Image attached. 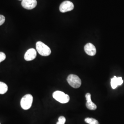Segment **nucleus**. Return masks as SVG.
<instances>
[{"mask_svg": "<svg viewBox=\"0 0 124 124\" xmlns=\"http://www.w3.org/2000/svg\"><path fill=\"white\" fill-rule=\"evenodd\" d=\"M36 48L38 53L42 56H48L51 53L50 48L41 41H38L36 42Z\"/></svg>", "mask_w": 124, "mask_h": 124, "instance_id": "obj_1", "label": "nucleus"}, {"mask_svg": "<svg viewBox=\"0 0 124 124\" xmlns=\"http://www.w3.org/2000/svg\"><path fill=\"white\" fill-rule=\"evenodd\" d=\"M53 97L56 100L62 103H67L69 102L70 99L68 95L59 91L54 92L53 94Z\"/></svg>", "mask_w": 124, "mask_h": 124, "instance_id": "obj_2", "label": "nucleus"}, {"mask_svg": "<svg viewBox=\"0 0 124 124\" xmlns=\"http://www.w3.org/2000/svg\"><path fill=\"white\" fill-rule=\"evenodd\" d=\"M33 101V98L31 94H26L21 100V106L23 109L28 110L31 108Z\"/></svg>", "mask_w": 124, "mask_h": 124, "instance_id": "obj_3", "label": "nucleus"}, {"mask_svg": "<svg viewBox=\"0 0 124 124\" xmlns=\"http://www.w3.org/2000/svg\"><path fill=\"white\" fill-rule=\"evenodd\" d=\"M67 81L69 85L73 88H78L81 85V80L80 78L75 75H70L67 78Z\"/></svg>", "mask_w": 124, "mask_h": 124, "instance_id": "obj_4", "label": "nucleus"}, {"mask_svg": "<svg viewBox=\"0 0 124 124\" xmlns=\"http://www.w3.org/2000/svg\"><path fill=\"white\" fill-rule=\"evenodd\" d=\"M74 8L73 3L69 0L62 2L59 7V10L61 13H66L70 11Z\"/></svg>", "mask_w": 124, "mask_h": 124, "instance_id": "obj_5", "label": "nucleus"}, {"mask_svg": "<svg viewBox=\"0 0 124 124\" xmlns=\"http://www.w3.org/2000/svg\"><path fill=\"white\" fill-rule=\"evenodd\" d=\"M37 4L36 0H23L21 5L25 9L31 10L35 8Z\"/></svg>", "mask_w": 124, "mask_h": 124, "instance_id": "obj_6", "label": "nucleus"}, {"mask_svg": "<svg viewBox=\"0 0 124 124\" xmlns=\"http://www.w3.org/2000/svg\"><path fill=\"white\" fill-rule=\"evenodd\" d=\"M84 50L85 53L91 56H94L97 53L95 46L91 43H88L85 46Z\"/></svg>", "mask_w": 124, "mask_h": 124, "instance_id": "obj_7", "label": "nucleus"}, {"mask_svg": "<svg viewBox=\"0 0 124 124\" xmlns=\"http://www.w3.org/2000/svg\"><path fill=\"white\" fill-rule=\"evenodd\" d=\"M37 53L36 50L34 48H31L29 49L24 55V59L27 61H30L34 60L36 57Z\"/></svg>", "mask_w": 124, "mask_h": 124, "instance_id": "obj_8", "label": "nucleus"}, {"mask_svg": "<svg viewBox=\"0 0 124 124\" xmlns=\"http://www.w3.org/2000/svg\"><path fill=\"white\" fill-rule=\"evenodd\" d=\"M85 98L86 99V106L87 108L91 110H95L97 109V105L92 101L91 95L89 93H87L85 95Z\"/></svg>", "mask_w": 124, "mask_h": 124, "instance_id": "obj_9", "label": "nucleus"}, {"mask_svg": "<svg viewBox=\"0 0 124 124\" xmlns=\"http://www.w3.org/2000/svg\"><path fill=\"white\" fill-rule=\"evenodd\" d=\"M123 83L122 77H117L115 76L111 80V85L113 89L116 88L118 85H121Z\"/></svg>", "mask_w": 124, "mask_h": 124, "instance_id": "obj_10", "label": "nucleus"}, {"mask_svg": "<svg viewBox=\"0 0 124 124\" xmlns=\"http://www.w3.org/2000/svg\"><path fill=\"white\" fill-rule=\"evenodd\" d=\"M8 90V86L4 82L0 81V94H4L6 93Z\"/></svg>", "mask_w": 124, "mask_h": 124, "instance_id": "obj_11", "label": "nucleus"}, {"mask_svg": "<svg viewBox=\"0 0 124 124\" xmlns=\"http://www.w3.org/2000/svg\"><path fill=\"white\" fill-rule=\"evenodd\" d=\"M85 121L86 123L89 124H99L98 120L94 118H86L85 119Z\"/></svg>", "mask_w": 124, "mask_h": 124, "instance_id": "obj_12", "label": "nucleus"}, {"mask_svg": "<svg viewBox=\"0 0 124 124\" xmlns=\"http://www.w3.org/2000/svg\"><path fill=\"white\" fill-rule=\"evenodd\" d=\"M66 122V119L64 116H60L58 118V121L56 124H65Z\"/></svg>", "mask_w": 124, "mask_h": 124, "instance_id": "obj_13", "label": "nucleus"}, {"mask_svg": "<svg viewBox=\"0 0 124 124\" xmlns=\"http://www.w3.org/2000/svg\"><path fill=\"white\" fill-rule=\"evenodd\" d=\"M6 56L4 53L0 52V63L2 61H3L6 59Z\"/></svg>", "mask_w": 124, "mask_h": 124, "instance_id": "obj_14", "label": "nucleus"}, {"mask_svg": "<svg viewBox=\"0 0 124 124\" xmlns=\"http://www.w3.org/2000/svg\"><path fill=\"white\" fill-rule=\"evenodd\" d=\"M5 21V18L2 15H0V26L3 24Z\"/></svg>", "mask_w": 124, "mask_h": 124, "instance_id": "obj_15", "label": "nucleus"}, {"mask_svg": "<svg viewBox=\"0 0 124 124\" xmlns=\"http://www.w3.org/2000/svg\"></svg>", "mask_w": 124, "mask_h": 124, "instance_id": "obj_16", "label": "nucleus"}, {"mask_svg": "<svg viewBox=\"0 0 124 124\" xmlns=\"http://www.w3.org/2000/svg\"></svg>", "mask_w": 124, "mask_h": 124, "instance_id": "obj_17", "label": "nucleus"}]
</instances>
